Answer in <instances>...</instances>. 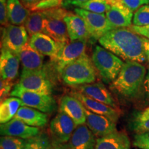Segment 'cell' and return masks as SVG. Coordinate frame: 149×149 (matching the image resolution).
Wrapping results in <instances>:
<instances>
[{
    "mask_svg": "<svg viewBox=\"0 0 149 149\" xmlns=\"http://www.w3.org/2000/svg\"><path fill=\"white\" fill-rule=\"evenodd\" d=\"M100 46L107 48L123 60L143 63L146 60L142 37L130 29L111 30L98 40Z\"/></svg>",
    "mask_w": 149,
    "mask_h": 149,
    "instance_id": "6da1fadb",
    "label": "cell"
},
{
    "mask_svg": "<svg viewBox=\"0 0 149 149\" xmlns=\"http://www.w3.org/2000/svg\"><path fill=\"white\" fill-rule=\"evenodd\" d=\"M146 69L141 63L126 61L116 79L113 81L111 88L121 95L134 97L138 94L144 84Z\"/></svg>",
    "mask_w": 149,
    "mask_h": 149,
    "instance_id": "7a4b0ae2",
    "label": "cell"
},
{
    "mask_svg": "<svg viewBox=\"0 0 149 149\" xmlns=\"http://www.w3.org/2000/svg\"><path fill=\"white\" fill-rule=\"evenodd\" d=\"M60 75L65 84L70 86H79L95 81V67L92 59L84 53L65 66Z\"/></svg>",
    "mask_w": 149,
    "mask_h": 149,
    "instance_id": "3957f363",
    "label": "cell"
},
{
    "mask_svg": "<svg viewBox=\"0 0 149 149\" xmlns=\"http://www.w3.org/2000/svg\"><path fill=\"white\" fill-rule=\"evenodd\" d=\"M92 60L100 76L107 83L113 82L116 79L124 64L114 53L99 45L93 48Z\"/></svg>",
    "mask_w": 149,
    "mask_h": 149,
    "instance_id": "277c9868",
    "label": "cell"
},
{
    "mask_svg": "<svg viewBox=\"0 0 149 149\" xmlns=\"http://www.w3.org/2000/svg\"><path fill=\"white\" fill-rule=\"evenodd\" d=\"M44 11L46 19L43 33L57 42H69L70 40L64 22L67 11L61 8H51Z\"/></svg>",
    "mask_w": 149,
    "mask_h": 149,
    "instance_id": "5b68a950",
    "label": "cell"
},
{
    "mask_svg": "<svg viewBox=\"0 0 149 149\" xmlns=\"http://www.w3.org/2000/svg\"><path fill=\"white\" fill-rule=\"evenodd\" d=\"M11 97H17L23 102L24 106L33 108L45 113H51L56 109V102L51 95L24 90L15 85L10 93Z\"/></svg>",
    "mask_w": 149,
    "mask_h": 149,
    "instance_id": "8992f818",
    "label": "cell"
},
{
    "mask_svg": "<svg viewBox=\"0 0 149 149\" xmlns=\"http://www.w3.org/2000/svg\"><path fill=\"white\" fill-rule=\"evenodd\" d=\"M74 13L84 20L89 33V41L95 43L111 30L115 29L106 14H98L80 8H74Z\"/></svg>",
    "mask_w": 149,
    "mask_h": 149,
    "instance_id": "52a82bcc",
    "label": "cell"
},
{
    "mask_svg": "<svg viewBox=\"0 0 149 149\" xmlns=\"http://www.w3.org/2000/svg\"><path fill=\"white\" fill-rule=\"evenodd\" d=\"M17 86L24 90L46 95H51L53 91V84L44 69L35 71L22 70Z\"/></svg>",
    "mask_w": 149,
    "mask_h": 149,
    "instance_id": "ba28073f",
    "label": "cell"
},
{
    "mask_svg": "<svg viewBox=\"0 0 149 149\" xmlns=\"http://www.w3.org/2000/svg\"><path fill=\"white\" fill-rule=\"evenodd\" d=\"M87 41L81 40L70 42L61 46L57 55L51 58L56 71L60 74L65 66L83 55L85 53Z\"/></svg>",
    "mask_w": 149,
    "mask_h": 149,
    "instance_id": "9c48e42d",
    "label": "cell"
},
{
    "mask_svg": "<svg viewBox=\"0 0 149 149\" xmlns=\"http://www.w3.org/2000/svg\"><path fill=\"white\" fill-rule=\"evenodd\" d=\"M29 42V33L24 26L10 24L1 28V48L17 54Z\"/></svg>",
    "mask_w": 149,
    "mask_h": 149,
    "instance_id": "30bf717a",
    "label": "cell"
},
{
    "mask_svg": "<svg viewBox=\"0 0 149 149\" xmlns=\"http://www.w3.org/2000/svg\"><path fill=\"white\" fill-rule=\"evenodd\" d=\"M77 126L68 115L59 111L50 124L52 138L60 144H64L69 141Z\"/></svg>",
    "mask_w": 149,
    "mask_h": 149,
    "instance_id": "8fae6325",
    "label": "cell"
},
{
    "mask_svg": "<svg viewBox=\"0 0 149 149\" xmlns=\"http://www.w3.org/2000/svg\"><path fill=\"white\" fill-rule=\"evenodd\" d=\"M86 124L93 134L102 137L117 131L116 122L108 117L93 113L85 108Z\"/></svg>",
    "mask_w": 149,
    "mask_h": 149,
    "instance_id": "7c38bea8",
    "label": "cell"
},
{
    "mask_svg": "<svg viewBox=\"0 0 149 149\" xmlns=\"http://www.w3.org/2000/svg\"><path fill=\"white\" fill-rule=\"evenodd\" d=\"M38 127L29 126L22 121L13 118L8 122L1 124L0 133L1 136H11L24 139L35 137L40 133Z\"/></svg>",
    "mask_w": 149,
    "mask_h": 149,
    "instance_id": "4fadbf2b",
    "label": "cell"
},
{
    "mask_svg": "<svg viewBox=\"0 0 149 149\" xmlns=\"http://www.w3.org/2000/svg\"><path fill=\"white\" fill-rule=\"evenodd\" d=\"M71 95L78 99L82 103L84 107L92 113L107 117L115 122H117L118 120L120 114L117 109H115L102 102L93 100L80 93L79 91L72 92Z\"/></svg>",
    "mask_w": 149,
    "mask_h": 149,
    "instance_id": "5bb4252c",
    "label": "cell"
},
{
    "mask_svg": "<svg viewBox=\"0 0 149 149\" xmlns=\"http://www.w3.org/2000/svg\"><path fill=\"white\" fill-rule=\"evenodd\" d=\"M29 44L31 47L44 56L53 58L58 53L61 46L66 43L57 42L44 33H39L31 35Z\"/></svg>",
    "mask_w": 149,
    "mask_h": 149,
    "instance_id": "9a60e30c",
    "label": "cell"
},
{
    "mask_svg": "<svg viewBox=\"0 0 149 149\" xmlns=\"http://www.w3.org/2000/svg\"><path fill=\"white\" fill-rule=\"evenodd\" d=\"M95 135L87 125L77 126L69 141L66 144V149H95Z\"/></svg>",
    "mask_w": 149,
    "mask_h": 149,
    "instance_id": "2e32d148",
    "label": "cell"
},
{
    "mask_svg": "<svg viewBox=\"0 0 149 149\" xmlns=\"http://www.w3.org/2000/svg\"><path fill=\"white\" fill-rule=\"evenodd\" d=\"M19 57L16 53L1 48L0 55L1 79L13 81L17 77L19 67Z\"/></svg>",
    "mask_w": 149,
    "mask_h": 149,
    "instance_id": "e0dca14e",
    "label": "cell"
},
{
    "mask_svg": "<svg viewBox=\"0 0 149 149\" xmlns=\"http://www.w3.org/2000/svg\"><path fill=\"white\" fill-rule=\"evenodd\" d=\"M59 110L68 115L77 126L86 123L85 107L78 99L72 95H64L61 98Z\"/></svg>",
    "mask_w": 149,
    "mask_h": 149,
    "instance_id": "ac0fdd59",
    "label": "cell"
},
{
    "mask_svg": "<svg viewBox=\"0 0 149 149\" xmlns=\"http://www.w3.org/2000/svg\"><path fill=\"white\" fill-rule=\"evenodd\" d=\"M70 42L77 40H89L90 36L84 20L77 14L67 12L64 17Z\"/></svg>",
    "mask_w": 149,
    "mask_h": 149,
    "instance_id": "d6986e66",
    "label": "cell"
},
{
    "mask_svg": "<svg viewBox=\"0 0 149 149\" xmlns=\"http://www.w3.org/2000/svg\"><path fill=\"white\" fill-rule=\"evenodd\" d=\"M80 93L88 96L93 100L102 102L117 109V105L111 93L102 83L87 84L78 86Z\"/></svg>",
    "mask_w": 149,
    "mask_h": 149,
    "instance_id": "ffe728a7",
    "label": "cell"
},
{
    "mask_svg": "<svg viewBox=\"0 0 149 149\" xmlns=\"http://www.w3.org/2000/svg\"><path fill=\"white\" fill-rule=\"evenodd\" d=\"M17 55L23 66L22 70L35 71L43 69L44 55L31 47L29 44L24 46Z\"/></svg>",
    "mask_w": 149,
    "mask_h": 149,
    "instance_id": "44dd1931",
    "label": "cell"
},
{
    "mask_svg": "<svg viewBox=\"0 0 149 149\" xmlns=\"http://www.w3.org/2000/svg\"><path fill=\"white\" fill-rule=\"evenodd\" d=\"M130 140L126 133L114 132L96 139L95 149H129Z\"/></svg>",
    "mask_w": 149,
    "mask_h": 149,
    "instance_id": "7402d4cb",
    "label": "cell"
},
{
    "mask_svg": "<svg viewBox=\"0 0 149 149\" xmlns=\"http://www.w3.org/2000/svg\"><path fill=\"white\" fill-rule=\"evenodd\" d=\"M14 118L21 120L33 127H44L48 122L46 113L27 106L20 107Z\"/></svg>",
    "mask_w": 149,
    "mask_h": 149,
    "instance_id": "603a6c76",
    "label": "cell"
},
{
    "mask_svg": "<svg viewBox=\"0 0 149 149\" xmlns=\"http://www.w3.org/2000/svg\"><path fill=\"white\" fill-rule=\"evenodd\" d=\"M105 14L110 23L115 29L131 26L133 12L126 6H111Z\"/></svg>",
    "mask_w": 149,
    "mask_h": 149,
    "instance_id": "cb8c5ba5",
    "label": "cell"
},
{
    "mask_svg": "<svg viewBox=\"0 0 149 149\" xmlns=\"http://www.w3.org/2000/svg\"><path fill=\"white\" fill-rule=\"evenodd\" d=\"M30 13V9L22 3L21 0H7V15L11 24L23 25Z\"/></svg>",
    "mask_w": 149,
    "mask_h": 149,
    "instance_id": "d4e9b609",
    "label": "cell"
},
{
    "mask_svg": "<svg viewBox=\"0 0 149 149\" xmlns=\"http://www.w3.org/2000/svg\"><path fill=\"white\" fill-rule=\"evenodd\" d=\"M24 106L23 102L17 97H8L1 102L0 106V123L8 122L14 118L19 108Z\"/></svg>",
    "mask_w": 149,
    "mask_h": 149,
    "instance_id": "484cf974",
    "label": "cell"
},
{
    "mask_svg": "<svg viewBox=\"0 0 149 149\" xmlns=\"http://www.w3.org/2000/svg\"><path fill=\"white\" fill-rule=\"evenodd\" d=\"M24 149H66V144H60L46 134L40 133L27 139Z\"/></svg>",
    "mask_w": 149,
    "mask_h": 149,
    "instance_id": "4316f807",
    "label": "cell"
},
{
    "mask_svg": "<svg viewBox=\"0 0 149 149\" xmlns=\"http://www.w3.org/2000/svg\"><path fill=\"white\" fill-rule=\"evenodd\" d=\"M45 13L44 10H35L31 12L24 23V26L29 35L43 33L45 24Z\"/></svg>",
    "mask_w": 149,
    "mask_h": 149,
    "instance_id": "83f0119b",
    "label": "cell"
},
{
    "mask_svg": "<svg viewBox=\"0 0 149 149\" xmlns=\"http://www.w3.org/2000/svg\"><path fill=\"white\" fill-rule=\"evenodd\" d=\"M27 139L11 136H1L0 149H24Z\"/></svg>",
    "mask_w": 149,
    "mask_h": 149,
    "instance_id": "f1b7e54d",
    "label": "cell"
},
{
    "mask_svg": "<svg viewBox=\"0 0 149 149\" xmlns=\"http://www.w3.org/2000/svg\"><path fill=\"white\" fill-rule=\"evenodd\" d=\"M78 8L98 14H105L110 6L104 0H88Z\"/></svg>",
    "mask_w": 149,
    "mask_h": 149,
    "instance_id": "f546056e",
    "label": "cell"
},
{
    "mask_svg": "<svg viewBox=\"0 0 149 149\" xmlns=\"http://www.w3.org/2000/svg\"><path fill=\"white\" fill-rule=\"evenodd\" d=\"M133 24L137 26L149 25V4L142 6L135 11L133 15Z\"/></svg>",
    "mask_w": 149,
    "mask_h": 149,
    "instance_id": "4dcf8cb0",
    "label": "cell"
},
{
    "mask_svg": "<svg viewBox=\"0 0 149 149\" xmlns=\"http://www.w3.org/2000/svg\"><path fill=\"white\" fill-rule=\"evenodd\" d=\"M133 145L139 149H149V131L136 134L134 136Z\"/></svg>",
    "mask_w": 149,
    "mask_h": 149,
    "instance_id": "1f68e13d",
    "label": "cell"
},
{
    "mask_svg": "<svg viewBox=\"0 0 149 149\" xmlns=\"http://www.w3.org/2000/svg\"><path fill=\"white\" fill-rule=\"evenodd\" d=\"M1 86H0V96H1V102H2L3 100L7 98V96L10 94L11 89L13 88V84L12 81H9V80L1 79Z\"/></svg>",
    "mask_w": 149,
    "mask_h": 149,
    "instance_id": "d6a6232c",
    "label": "cell"
},
{
    "mask_svg": "<svg viewBox=\"0 0 149 149\" xmlns=\"http://www.w3.org/2000/svg\"><path fill=\"white\" fill-rule=\"evenodd\" d=\"M123 2L132 12H135L140 7L149 4V0H122Z\"/></svg>",
    "mask_w": 149,
    "mask_h": 149,
    "instance_id": "836d02e7",
    "label": "cell"
},
{
    "mask_svg": "<svg viewBox=\"0 0 149 149\" xmlns=\"http://www.w3.org/2000/svg\"><path fill=\"white\" fill-rule=\"evenodd\" d=\"M132 128L137 133H142L149 131V120L146 121L133 120Z\"/></svg>",
    "mask_w": 149,
    "mask_h": 149,
    "instance_id": "e575fe53",
    "label": "cell"
},
{
    "mask_svg": "<svg viewBox=\"0 0 149 149\" xmlns=\"http://www.w3.org/2000/svg\"><path fill=\"white\" fill-rule=\"evenodd\" d=\"M0 21L3 26L8 25V19L7 15V0H0Z\"/></svg>",
    "mask_w": 149,
    "mask_h": 149,
    "instance_id": "d590c367",
    "label": "cell"
},
{
    "mask_svg": "<svg viewBox=\"0 0 149 149\" xmlns=\"http://www.w3.org/2000/svg\"><path fill=\"white\" fill-rule=\"evenodd\" d=\"M130 29L137 35H141V37L149 40V25L144 26H137L133 25L130 27Z\"/></svg>",
    "mask_w": 149,
    "mask_h": 149,
    "instance_id": "8d00e7d4",
    "label": "cell"
},
{
    "mask_svg": "<svg viewBox=\"0 0 149 149\" xmlns=\"http://www.w3.org/2000/svg\"><path fill=\"white\" fill-rule=\"evenodd\" d=\"M88 0H62L61 6L64 8H68L70 6H77V8Z\"/></svg>",
    "mask_w": 149,
    "mask_h": 149,
    "instance_id": "74e56055",
    "label": "cell"
},
{
    "mask_svg": "<svg viewBox=\"0 0 149 149\" xmlns=\"http://www.w3.org/2000/svg\"><path fill=\"white\" fill-rule=\"evenodd\" d=\"M42 1H44V0H21L22 3L30 10H31L35 5H37V3Z\"/></svg>",
    "mask_w": 149,
    "mask_h": 149,
    "instance_id": "f35d334b",
    "label": "cell"
},
{
    "mask_svg": "<svg viewBox=\"0 0 149 149\" xmlns=\"http://www.w3.org/2000/svg\"><path fill=\"white\" fill-rule=\"evenodd\" d=\"M143 86H144V91L145 93H146L147 98L149 100V68L148 70V72H147L146 77H145L144 84H143Z\"/></svg>",
    "mask_w": 149,
    "mask_h": 149,
    "instance_id": "ab89813d",
    "label": "cell"
},
{
    "mask_svg": "<svg viewBox=\"0 0 149 149\" xmlns=\"http://www.w3.org/2000/svg\"><path fill=\"white\" fill-rule=\"evenodd\" d=\"M143 41V46H144L145 54H146V59L149 63V40L147 38L142 37Z\"/></svg>",
    "mask_w": 149,
    "mask_h": 149,
    "instance_id": "60d3db41",
    "label": "cell"
}]
</instances>
